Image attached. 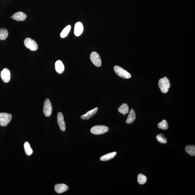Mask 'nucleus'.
Listing matches in <instances>:
<instances>
[{
  "label": "nucleus",
  "instance_id": "9",
  "mask_svg": "<svg viewBox=\"0 0 195 195\" xmlns=\"http://www.w3.org/2000/svg\"><path fill=\"white\" fill-rule=\"evenodd\" d=\"M57 122L61 130L63 132L65 131L66 126L65 122L64 121V116L62 112H59L58 113Z\"/></svg>",
  "mask_w": 195,
  "mask_h": 195
},
{
  "label": "nucleus",
  "instance_id": "17",
  "mask_svg": "<svg viewBox=\"0 0 195 195\" xmlns=\"http://www.w3.org/2000/svg\"><path fill=\"white\" fill-rule=\"evenodd\" d=\"M119 112L124 115L128 114L129 111V108L128 105L126 103H123L119 107L118 109Z\"/></svg>",
  "mask_w": 195,
  "mask_h": 195
},
{
  "label": "nucleus",
  "instance_id": "16",
  "mask_svg": "<svg viewBox=\"0 0 195 195\" xmlns=\"http://www.w3.org/2000/svg\"><path fill=\"white\" fill-rule=\"evenodd\" d=\"M116 152H114L108 153L107 154L102 156L100 158V160L102 161H107L112 159L116 155Z\"/></svg>",
  "mask_w": 195,
  "mask_h": 195
},
{
  "label": "nucleus",
  "instance_id": "2",
  "mask_svg": "<svg viewBox=\"0 0 195 195\" xmlns=\"http://www.w3.org/2000/svg\"><path fill=\"white\" fill-rule=\"evenodd\" d=\"M108 130L109 128L106 126L96 125L91 128L90 132L93 134L100 135L107 133L108 131Z\"/></svg>",
  "mask_w": 195,
  "mask_h": 195
},
{
  "label": "nucleus",
  "instance_id": "22",
  "mask_svg": "<svg viewBox=\"0 0 195 195\" xmlns=\"http://www.w3.org/2000/svg\"><path fill=\"white\" fill-rule=\"evenodd\" d=\"M137 179L138 183L141 185L144 184L147 181V177L145 176L142 174H138Z\"/></svg>",
  "mask_w": 195,
  "mask_h": 195
},
{
  "label": "nucleus",
  "instance_id": "15",
  "mask_svg": "<svg viewBox=\"0 0 195 195\" xmlns=\"http://www.w3.org/2000/svg\"><path fill=\"white\" fill-rule=\"evenodd\" d=\"M136 119V115L133 109H132L128 115L126 120V122L128 124H130L134 122Z\"/></svg>",
  "mask_w": 195,
  "mask_h": 195
},
{
  "label": "nucleus",
  "instance_id": "3",
  "mask_svg": "<svg viewBox=\"0 0 195 195\" xmlns=\"http://www.w3.org/2000/svg\"><path fill=\"white\" fill-rule=\"evenodd\" d=\"M114 70L116 74L121 78L125 79L131 78V75L129 72L119 66L115 65L114 67Z\"/></svg>",
  "mask_w": 195,
  "mask_h": 195
},
{
  "label": "nucleus",
  "instance_id": "11",
  "mask_svg": "<svg viewBox=\"0 0 195 195\" xmlns=\"http://www.w3.org/2000/svg\"><path fill=\"white\" fill-rule=\"evenodd\" d=\"M68 187L64 184H57L55 186V190L56 193L60 194L67 191L68 189Z\"/></svg>",
  "mask_w": 195,
  "mask_h": 195
},
{
  "label": "nucleus",
  "instance_id": "7",
  "mask_svg": "<svg viewBox=\"0 0 195 195\" xmlns=\"http://www.w3.org/2000/svg\"><path fill=\"white\" fill-rule=\"evenodd\" d=\"M91 61L97 67H100L102 65L101 59L99 55L95 52H93L90 56Z\"/></svg>",
  "mask_w": 195,
  "mask_h": 195
},
{
  "label": "nucleus",
  "instance_id": "5",
  "mask_svg": "<svg viewBox=\"0 0 195 195\" xmlns=\"http://www.w3.org/2000/svg\"><path fill=\"white\" fill-rule=\"evenodd\" d=\"M24 44L25 46L31 51H36L38 48V46L35 41L30 38H27L25 39Z\"/></svg>",
  "mask_w": 195,
  "mask_h": 195
},
{
  "label": "nucleus",
  "instance_id": "6",
  "mask_svg": "<svg viewBox=\"0 0 195 195\" xmlns=\"http://www.w3.org/2000/svg\"><path fill=\"white\" fill-rule=\"evenodd\" d=\"M52 106L51 102L48 99L45 100L44 103L43 112L44 114L47 117H49L52 112Z\"/></svg>",
  "mask_w": 195,
  "mask_h": 195
},
{
  "label": "nucleus",
  "instance_id": "19",
  "mask_svg": "<svg viewBox=\"0 0 195 195\" xmlns=\"http://www.w3.org/2000/svg\"><path fill=\"white\" fill-rule=\"evenodd\" d=\"M9 32L7 29L4 28L0 29V40H4L7 39Z\"/></svg>",
  "mask_w": 195,
  "mask_h": 195
},
{
  "label": "nucleus",
  "instance_id": "8",
  "mask_svg": "<svg viewBox=\"0 0 195 195\" xmlns=\"http://www.w3.org/2000/svg\"><path fill=\"white\" fill-rule=\"evenodd\" d=\"M1 78L5 83H8L11 79V73L8 69L4 68L1 72Z\"/></svg>",
  "mask_w": 195,
  "mask_h": 195
},
{
  "label": "nucleus",
  "instance_id": "4",
  "mask_svg": "<svg viewBox=\"0 0 195 195\" xmlns=\"http://www.w3.org/2000/svg\"><path fill=\"white\" fill-rule=\"evenodd\" d=\"M12 116L7 113H0V125L1 127H6L11 120Z\"/></svg>",
  "mask_w": 195,
  "mask_h": 195
},
{
  "label": "nucleus",
  "instance_id": "20",
  "mask_svg": "<svg viewBox=\"0 0 195 195\" xmlns=\"http://www.w3.org/2000/svg\"><path fill=\"white\" fill-rule=\"evenodd\" d=\"M24 148L26 155L30 156L32 154L33 152L32 149H31L29 143L28 142H26L24 143Z\"/></svg>",
  "mask_w": 195,
  "mask_h": 195
},
{
  "label": "nucleus",
  "instance_id": "10",
  "mask_svg": "<svg viewBox=\"0 0 195 195\" xmlns=\"http://www.w3.org/2000/svg\"><path fill=\"white\" fill-rule=\"evenodd\" d=\"M84 31V26L83 23L80 22H78L75 23L74 27L75 35L78 37L81 35Z\"/></svg>",
  "mask_w": 195,
  "mask_h": 195
},
{
  "label": "nucleus",
  "instance_id": "18",
  "mask_svg": "<svg viewBox=\"0 0 195 195\" xmlns=\"http://www.w3.org/2000/svg\"><path fill=\"white\" fill-rule=\"evenodd\" d=\"M185 150L187 153L191 156L195 155V146L194 145L187 146L185 147Z\"/></svg>",
  "mask_w": 195,
  "mask_h": 195
},
{
  "label": "nucleus",
  "instance_id": "1",
  "mask_svg": "<svg viewBox=\"0 0 195 195\" xmlns=\"http://www.w3.org/2000/svg\"><path fill=\"white\" fill-rule=\"evenodd\" d=\"M171 84L169 80L166 77L160 79L159 81V87L161 92L163 93H166L170 87Z\"/></svg>",
  "mask_w": 195,
  "mask_h": 195
},
{
  "label": "nucleus",
  "instance_id": "12",
  "mask_svg": "<svg viewBox=\"0 0 195 195\" xmlns=\"http://www.w3.org/2000/svg\"><path fill=\"white\" fill-rule=\"evenodd\" d=\"M12 16L14 20L20 21H24L27 18L26 14L22 12H17Z\"/></svg>",
  "mask_w": 195,
  "mask_h": 195
},
{
  "label": "nucleus",
  "instance_id": "14",
  "mask_svg": "<svg viewBox=\"0 0 195 195\" xmlns=\"http://www.w3.org/2000/svg\"><path fill=\"white\" fill-rule=\"evenodd\" d=\"M55 68L57 73L61 74L64 72V66L63 64L60 60H58L55 63Z\"/></svg>",
  "mask_w": 195,
  "mask_h": 195
},
{
  "label": "nucleus",
  "instance_id": "13",
  "mask_svg": "<svg viewBox=\"0 0 195 195\" xmlns=\"http://www.w3.org/2000/svg\"><path fill=\"white\" fill-rule=\"evenodd\" d=\"M98 111V108L96 107L94 108L93 109L88 111L85 114L82 115L81 118L82 119H83V120H88V119H90L94 115L96 114Z\"/></svg>",
  "mask_w": 195,
  "mask_h": 195
},
{
  "label": "nucleus",
  "instance_id": "21",
  "mask_svg": "<svg viewBox=\"0 0 195 195\" xmlns=\"http://www.w3.org/2000/svg\"><path fill=\"white\" fill-rule=\"evenodd\" d=\"M71 28V27L70 25H68V26L64 28V29L63 30L62 32L61 33L60 37L62 38H64L67 37L69 32H70Z\"/></svg>",
  "mask_w": 195,
  "mask_h": 195
},
{
  "label": "nucleus",
  "instance_id": "24",
  "mask_svg": "<svg viewBox=\"0 0 195 195\" xmlns=\"http://www.w3.org/2000/svg\"><path fill=\"white\" fill-rule=\"evenodd\" d=\"M156 138L159 142L162 144H166L167 142V139L165 137L164 135L162 134H159L157 135Z\"/></svg>",
  "mask_w": 195,
  "mask_h": 195
},
{
  "label": "nucleus",
  "instance_id": "23",
  "mask_svg": "<svg viewBox=\"0 0 195 195\" xmlns=\"http://www.w3.org/2000/svg\"><path fill=\"white\" fill-rule=\"evenodd\" d=\"M158 127L159 128L164 130H167L169 128V125H168L167 121L165 120H163L159 123L158 124Z\"/></svg>",
  "mask_w": 195,
  "mask_h": 195
},
{
  "label": "nucleus",
  "instance_id": "25",
  "mask_svg": "<svg viewBox=\"0 0 195 195\" xmlns=\"http://www.w3.org/2000/svg\"><path fill=\"white\" fill-rule=\"evenodd\" d=\"M11 18H12V16L11 17Z\"/></svg>",
  "mask_w": 195,
  "mask_h": 195
}]
</instances>
